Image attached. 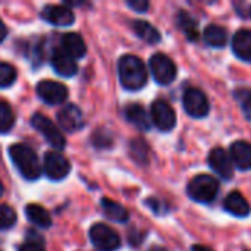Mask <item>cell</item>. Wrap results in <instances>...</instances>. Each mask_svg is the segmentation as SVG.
Returning <instances> with one entry per match:
<instances>
[{
	"label": "cell",
	"instance_id": "1",
	"mask_svg": "<svg viewBox=\"0 0 251 251\" xmlns=\"http://www.w3.org/2000/svg\"><path fill=\"white\" fill-rule=\"evenodd\" d=\"M119 81L124 88L129 91L141 90L147 84V68L144 62L134 54H125L118 62Z\"/></svg>",
	"mask_w": 251,
	"mask_h": 251
},
{
	"label": "cell",
	"instance_id": "2",
	"mask_svg": "<svg viewBox=\"0 0 251 251\" xmlns=\"http://www.w3.org/2000/svg\"><path fill=\"white\" fill-rule=\"evenodd\" d=\"M9 154H10V159L15 163L16 169L25 179L35 181L40 178V175L43 172V166L40 165L35 151L29 146L22 144V143L13 144L9 149Z\"/></svg>",
	"mask_w": 251,
	"mask_h": 251
},
{
	"label": "cell",
	"instance_id": "3",
	"mask_svg": "<svg viewBox=\"0 0 251 251\" xmlns=\"http://www.w3.org/2000/svg\"><path fill=\"white\" fill-rule=\"evenodd\" d=\"M187 193L193 200L199 203H212L219 194V182L215 176L201 174L190 181Z\"/></svg>",
	"mask_w": 251,
	"mask_h": 251
},
{
	"label": "cell",
	"instance_id": "4",
	"mask_svg": "<svg viewBox=\"0 0 251 251\" xmlns=\"http://www.w3.org/2000/svg\"><path fill=\"white\" fill-rule=\"evenodd\" d=\"M149 65H150V71H151L154 81L160 85H168V84L174 82V79L176 78V74H178L176 65L165 53L153 54L150 57Z\"/></svg>",
	"mask_w": 251,
	"mask_h": 251
},
{
	"label": "cell",
	"instance_id": "5",
	"mask_svg": "<svg viewBox=\"0 0 251 251\" xmlns=\"http://www.w3.org/2000/svg\"><path fill=\"white\" fill-rule=\"evenodd\" d=\"M31 125L46 138V141L51 147H54L57 150L65 149V146H66L65 135L62 134L59 126H56V124L51 119L46 118L43 113H35L31 118Z\"/></svg>",
	"mask_w": 251,
	"mask_h": 251
},
{
	"label": "cell",
	"instance_id": "6",
	"mask_svg": "<svg viewBox=\"0 0 251 251\" xmlns=\"http://www.w3.org/2000/svg\"><path fill=\"white\" fill-rule=\"evenodd\" d=\"M90 240L100 251H116L121 247L118 232L106 224H96L90 229Z\"/></svg>",
	"mask_w": 251,
	"mask_h": 251
},
{
	"label": "cell",
	"instance_id": "7",
	"mask_svg": "<svg viewBox=\"0 0 251 251\" xmlns=\"http://www.w3.org/2000/svg\"><path fill=\"white\" fill-rule=\"evenodd\" d=\"M150 119L153 125L163 132H169L176 125V113L166 100H154L150 109Z\"/></svg>",
	"mask_w": 251,
	"mask_h": 251
},
{
	"label": "cell",
	"instance_id": "8",
	"mask_svg": "<svg viewBox=\"0 0 251 251\" xmlns=\"http://www.w3.org/2000/svg\"><path fill=\"white\" fill-rule=\"evenodd\" d=\"M182 104H184L185 112L190 116L197 118V119L206 118L209 115V110H210L207 96L200 88H194V87H190L184 91Z\"/></svg>",
	"mask_w": 251,
	"mask_h": 251
},
{
	"label": "cell",
	"instance_id": "9",
	"mask_svg": "<svg viewBox=\"0 0 251 251\" xmlns=\"http://www.w3.org/2000/svg\"><path fill=\"white\" fill-rule=\"evenodd\" d=\"M43 171L51 181H60L71 172V163L60 151H49L44 156Z\"/></svg>",
	"mask_w": 251,
	"mask_h": 251
},
{
	"label": "cell",
	"instance_id": "10",
	"mask_svg": "<svg viewBox=\"0 0 251 251\" xmlns=\"http://www.w3.org/2000/svg\"><path fill=\"white\" fill-rule=\"evenodd\" d=\"M37 94L44 103L50 106H57L68 99V88L62 82L43 79L37 84Z\"/></svg>",
	"mask_w": 251,
	"mask_h": 251
},
{
	"label": "cell",
	"instance_id": "11",
	"mask_svg": "<svg viewBox=\"0 0 251 251\" xmlns=\"http://www.w3.org/2000/svg\"><path fill=\"white\" fill-rule=\"evenodd\" d=\"M209 165L213 169L218 176L224 179H231L234 176V165L229 157V153H226L222 147H215L209 153Z\"/></svg>",
	"mask_w": 251,
	"mask_h": 251
},
{
	"label": "cell",
	"instance_id": "12",
	"mask_svg": "<svg viewBox=\"0 0 251 251\" xmlns=\"http://www.w3.org/2000/svg\"><path fill=\"white\" fill-rule=\"evenodd\" d=\"M43 19L56 26H68L75 21V13L66 4H49L41 12Z\"/></svg>",
	"mask_w": 251,
	"mask_h": 251
},
{
	"label": "cell",
	"instance_id": "13",
	"mask_svg": "<svg viewBox=\"0 0 251 251\" xmlns=\"http://www.w3.org/2000/svg\"><path fill=\"white\" fill-rule=\"evenodd\" d=\"M57 124L66 132H75L84 125L82 112L75 104H66L57 112Z\"/></svg>",
	"mask_w": 251,
	"mask_h": 251
},
{
	"label": "cell",
	"instance_id": "14",
	"mask_svg": "<svg viewBox=\"0 0 251 251\" xmlns=\"http://www.w3.org/2000/svg\"><path fill=\"white\" fill-rule=\"evenodd\" d=\"M51 66L53 69L62 75V76H74L76 72H78V65H76V60L74 57H71L65 50L62 49H56L53 53H51Z\"/></svg>",
	"mask_w": 251,
	"mask_h": 251
},
{
	"label": "cell",
	"instance_id": "15",
	"mask_svg": "<svg viewBox=\"0 0 251 251\" xmlns=\"http://www.w3.org/2000/svg\"><path fill=\"white\" fill-rule=\"evenodd\" d=\"M229 157L232 165L240 171L251 169V143L247 141H235L229 147Z\"/></svg>",
	"mask_w": 251,
	"mask_h": 251
},
{
	"label": "cell",
	"instance_id": "16",
	"mask_svg": "<svg viewBox=\"0 0 251 251\" xmlns=\"http://www.w3.org/2000/svg\"><path fill=\"white\" fill-rule=\"evenodd\" d=\"M232 50L241 60L251 62V29H238L232 37Z\"/></svg>",
	"mask_w": 251,
	"mask_h": 251
},
{
	"label": "cell",
	"instance_id": "17",
	"mask_svg": "<svg viewBox=\"0 0 251 251\" xmlns=\"http://www.w3.org/2000/svg\"><path fill=\"white\" fill-rule=\"evenodd\" d=\"M224 207L226 212H229L231 215L234 216H238V218H244V216H249L251 212L250 204L249 201L246 200V197L238 193V191H232L229 193L225 200H224Z\"/></svg>",
	"mask_w": 251,
	"mask_h": 251
},
{
	"label": "cell",
	"instance_id": "18",
	"mask_svg": "<svg viewBox=\"0 0 251 251\" xmlns=\"http://www.w3.org/2000/svg\"><path fill=\"white\" fill-rule=\"evenodd\" d=\"M62 50H65L71 57L81 59L87 53V46L84 38L76 32H68L62 37Z\"/></svg>",
	"mask_w": 251,
	"mask_h": 251
},
{
	"label": "cell",
	"instance_id": "19",
	"mask_svg": "<svg viewBox=\"0 0 251 251\" xmlns=\"http://www.w3.org/2000/svg\"><path fill=\"white\" fill-rule=\"evenodd\" d=\"M125 118H126V121L129 124H132L140 131H149L150 126H151V119H150V116L147 115L146 109L141 104L132 103V104L126 106Z\"/></svg>",
	"mask_w": 251,
	"mask_h": 251
},
{
	"label": "cell",
	"instance_id": "20",
	"mask_svg": "<svg viewBox=\"0 0 251 251\" xmlns=\"http://www.w3.org/2000/svg\"><path fill=\"white\" fill-rule=\"evenodd\" d=\"M25 215L31 224L40 228H50L51 226V216L50 213L40 204H28L25 207Z\"/></svg>",
	"mask_w": 251,
	"mask_h": 251
},
{
	"label": "cell",
	"instance_id": "21",
	"mask_svg": "<svg viewBox=\"0 0 251 251\" xmlns=\"http://www.w3.org/2000/svg\"><path fill=\"white\" fill-rule=\"evenodd\" d=\"M101 209H103V213H104L110 221H113V222L125 224V222H128V219H129L128 210H126L122 204H119V203H116V201H113V200H110V199H103V200H101Z\"/></svg>",
	"mask_w": 251,
	"mask_h": 251
},
{
	"label": "cell",
	"instance_id": "22",
	"mask_svg": "<svg viewBox=\"0 0 251 251\" xmlns=\"http://www.w3.org/2000/svg\"><path fill=\"white\" fill-rule=\"evenodd\" d=\"M132 29L134 32L146 43L149 44H156L160 41V32L156 26H153L150 22L147 21H134L132 24Z\"/></svg>",
	"mask_w": 251,
	"mask_h": 251
},
{
	"label": "cell",
	"instance_id": "23",
	"mask_svg": "<svg viewBox=\"0 0 251 251\" xmlns=\"http://www.w3.org/2000/svg\"><path fill=\"white\" fill-rule=\"evenodd\" d=\"M203 38H204L206 44H209L212 47H225L228 43V32L224 26L212 24L204 29Z\"/></svg>",
	"mask_w": 251,
	"mask_h": 251
},
{
	"label": "cell",
	"instance_id": "24",
	"mask_svg": "<svg viewBox=\"0 0 251 251\" xmlns=\"http://www.w3.org/2000/svg\"><path fill=\"white\" fill-rule=\"evenodd\" d=\"M176 22H178V26L182 29V32L187 35V38L190 41H197L199 40V25H197V21L191 15L181 10L178 13Z\"/></svg>",
	"mask_w": 251,
	"mask_h": 251
},
{
	"label": "cell",
	"instance_id": "25",
	"mask_svg": "<svg viewBox=\"0 0 251 251\" xmlns=\"http://www.w3.org/2000/svg\"><path fill=\"white\" fill-rule=\"evenodd\" d=\"M15 125V115L7 101L0 100V134L9 132Z\"/></svg>",
	"mask_w": 251,
	"mask_h": 251
},
{
	"label": "cell",
	"instance_id": "26",
	"mask_svg": "<svg viewBox=\"0 0 251 251\" xmlns=\"http://www.w3.org/2000/svg\"><path fill=\"white\" fill-rule=\"evenodd\" d=\"M16 213L7 204H0V229H10L16 224Z\"/></svg>",
	"mask_w": 251,
	"mask_h": 251
},
{
	"label": "cell",
	"instance_id": "27",
	"mask_svg": "<svg viewBox=\"0 0 251 251\" xmlns=\"http://www.w3.org/2000/svg\"><path fill=\"white\" fill-rule=\"evenodd\" d=\"M16 81V69L6 63V62H0V87H9Z\"/></svg>",
	"mask_w": 251,
	"mask_h": 251
},
{
	"label": "cell",
	"instance_id": "28",
	"mask_svg": "<svg viewBox=\"0 0 251 251\" xmlns=\"http://www.w3.org/2000/svg\"><path fill=\"white\" fill-rule=\"evenodd\" d=\"M131 151H132V156L141 162V163H146L147 162V156H149V149L144 143V140H134L132 144H131Z\"/></svg>",
	"mask_w": 251,
	"mask_h": 251
},
{
	"label": "cell",
	"instance_id": "29",
	"mask_svg": "<svg viewBox=\"0 0 251 251\" xmlns=\"http://www.w3.org/2000/svg\"><path fill=\"white\" fill-rule=\"evenodd\" d=\"M237 99L241 103L243 112L247 119L251 121V90H241L237 93Z\"/></svg>",
	"mask_w": 251,
	"mask_h": 251
},
{
	"label": "cell",
	"instance_id": "30",
	"mask_svg": "<svg viewBox=\"0 0 251 251\" xmlns=\"http://www.w3.org/2000/svg\"><path fill=\"white\" fill-rule=\"evenodd\" d=\"M128 6L131 7V9H134L135 12H146L147 9H149V1H146V0H129L128 1Z\"/></svg>",
	"mask_w": 251,
	"mask_h": 251
},
{
	"label": "cell",
	"instance_id": "31",
	"mask_svg": "<svg viewBox=\"0 0 251 251\" xmlns=\"http://www.w3.org/2000/svg\"><path fill=\"white\" fill-rule=\"evenodd\" d=\"M18 251H44V249L37 241H28V243H24Z\"/></svg>",
	"mask_w": 251,
	"mask_h": 251
},
{
	"label": "cell",
	"instance_id": "32",
	"mask_svg": "<svg viewBox=\"0 0 251 251\" xmlns=\"http://www.w3.org/2000/svg\"><path fill=\"white\" fill-rule=\"evenodd\" d=\"M6 35H7V28H6V25L3 24V21L0 19V43L6 38Z\"/></svg>",
	"mask_w": 251,
	"mask_h": 251
},
{
	"label": "cell",
	"instance_id": "33",
	"mask_svg": "<svg viewBox=\"0 0 251 251\" xmlns=\"http://www.w3.org/2000/svg\"><path fill=\"white\" fill-rule=\"evenodd\" d=\"M193 251H213L212 249L206 247V246H200V244H196L193 246Z\"/></svg>",
	"mask_w": 251,
	"mask_h": 251
},
{
	"label": "cell",
	"instance_id": "34",
	"mask_svg": "<svg viewBox=\"0 0 251 251\" xmlns=\"http://www.w3.org/2000/svg\"><path fill=\"white\" fill-rule=\"evenodd\" d=\"M3 193H4V188H3V185H1V182H0V199H1V196H3Z\"/></svg>",
	"mask_w": 251,
	"mask_h": 251
},
{
	"label": "cell",
	"instance_id": "35",
	"mask_svg": "<svg viewBox=\"0 0 251 251\" xmlns=\"http://www.w3.org/2000/svg\"><path fill=\"white\" fill-rule=\"evenodd\" d=\"M250 12H251V10H250Z\"/></svg>",
	"mask_w": 251,
	"mask_h": 251
}]
</instances>
